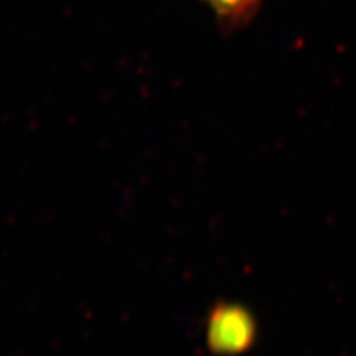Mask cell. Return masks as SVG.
Wrapping results in <instances>:
<instances>
[{
    "mask_svg": "<svg viewBox=\"0 0 356 356\" xmlns=\"http://www.w3.org/2000/svg\"><path fill=\"white\" fill-rule=\"evenodd\" d=\"M226 30H238L246 26L259 12L262 0H200Z\"/></svg>",
    "mask_w": 356,
    "mask_h": 356,
    "instance_id": "obj_1",
    "label": "cell"
}]
</instances>
